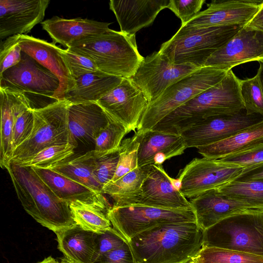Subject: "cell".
I'll use <instances>...</instances> for the list:
<instances>
[{
  "instance_id": "3",
  "label": "cell",
  "mask_w": 263,
  "mask_h": 263,
  "mask_svg": "<svg viewBox=\"0 0 263 263\" xmlns=\"http://www.w3.org/2000/svg\"><path fill=\"white\" fill-rule=\"evenodd\" d=\"M240 82L230 70L221 81L173 111L153 129L180 134L206 118L245 109Z\"/></svg>"
},
{
  "instance_id": "39",
  "label": "cell",
  "mask_w": 263,
  "mask_h": 263,
  "mask_svg": "<svg viewBox=\"0 0 263 263\" xmlns=\"http://www.w3.org/2000/svg\"><path fill=\"white\" fill-rule=\"evenodd\" d=\"M218 160L225 164L237 165L245 168L262 164L263 142Z\"/></svg>"
},
{
  "instance_id": "41",
  "label": "cell",
  "mask_w": 263,
  "mask_h": 263,
  "mask_svg": "<svg viewBox=\"0 0 263 263\" xmlns=\"http://www.w3.org/2000/svg\"><path fill=\"white\" fill-rule=\"evenodd\" d=\"M119 157V151L96 156L94 175L103 188L112 179L117 170Z\"/></svg>"
},
{
  "instance_id": "20",
  "label": "cell",
  "mask_w": 263,
  "mask_h": 263,
  "mask_svg": "<svg viewBox=\"0 0 263 263\" xmlns=\"http://www.w3.org/2000/svg\"><path fill=\"white\" fill-rule=\"evenodd\" d=\"M139 142L138 167L162 165L166 160L183 154L187 148L180 134L154 129L137 130Z\"/></svg>"
},
{
  "instance_id": "16",
  "label": "cell",
  "mask_w": 263,
  "mask_h": 263,
  "mask_svg": "<svg viewBox=\"0 0 263 263\" xmlns=\"http://www.w3.org/2000/svg\"><path fill=\"white\" fill-rule=\"evenodd\" d=\"M263 60V32L243 26L229 41L214 52L204 66L228 71L240 64Z\"/></svg>"
},
{
  "instance_id": "44",
  "label": "cell",
  "mask_w": 263,
  "mask_h": 263,
  "mask_svg": "<svg viewBox=\"0 0 263 263\" xmlns=\"http://www.w3.org/2000/svg\"><path fill=\"white\" fill-rule=\"evenodd\" d=\"M205 0H170L167 8L172 11L184 25L201 10Z\"/></svg>"
},
{
  "instance_id": "40",
  "label": "cell",
  "mask_w": 263,
  "mask_h": 263,
  "mask_svg": "<svg viewBox=\"0 0 263 263\" xmlns=\"http://www.w3.org/2000/svg\"><path fill=\"white\" fill-rule=\"evenodd\" d=\"M20 37V34L14 35L1 42L0 74L21 60L22 50L19 44Z\"/></svg>"
},
{
  "instance_id": "2",
  "label": "cell",
  "mask_w": 263,
  "mask_h": 263,
  "mask_svg": "<svg viewBox=\"0 0 263 263\" xmlns=\"http://www.w3.org/2000/svg\"><path fill=\"white\" fill-rule=\"evenodd\" d=\"M24 209L55 233L77 224L69 203L58 197L31 167L11 163L6 168Z\"/></svg>"
},
{
  "instance_id": "48",
  "label": "cell",
  "mask_w": 263,
  "mask_h": 263,
  "mask_svg": "<svg viewBox=\"0 0 263 263\" xmlns=\"http://www.w3.org/2000/svg\"><path fill=\"white\" fill-rule=\"evenodd\" d=\"M245 26L263 32V2L257 13Z\"/></svg>"
},
{
  "instance_id": "28",
  "label": "cell",
  "mask_w": 263,
  "mask_h": 263,
  "mask_svg": "<svg viewBox=\"0 0 263 263\" xmlns=\"http://www.w3.org/2000/svg\"><path fill=\"white\" fill-rule=\"evenodd\" d=\"M58 248L65 257L77 263H92L97 233L76 224L55 233Z\"/></svg>"
},
{
  "instance_id": "34",
  "label": "cell",
  "mask_w": 263,
  "mask_h": 263,
  "mask_svg": "<svg viewBox=\"0 0 263 263\" xmlns=\"http://www.w3.org/2000/svg\"><path fill=\"white\" fill-rule=\"evenodd\" d=\"M200 263H263V257L230 250L202 247L194 258Z\"/></svg>"
},
{
  "instance_id": "4",
  "label": "cell",
  "mask_w": 263,
  "mask_h": 263,
  "mask_svg": "<svg viewBox=\"0 0 263 263\" xmlns=\"http://www.w3.org/2000/svg\"><path fill=\"white\" fill-rule=\"evenodd\" d=\"M67 49L90 59L99 70L123 78H132L144 59L135 35L111 29L77 41Z\"/></svg>"
},
{
  "instance_id": "10",
  "label": "cell",
  "mask_w": 263,
  "mask_h": 263,
  "mask_svg": "<svg viewBox=\"0 0 263 263\" xmlns=\"http://www.w3.org/2000/svg\"><path fill=\"white\" fill-rule=\"evenodd\" d=\"M107 216L112 228L127 241L159 225L196 221L193 209H166L142 205H112Z\"/></svg>"
},
{
  "instance_id": "27",
  "label": "cell",
  "mask_w": 263,
  "mask_h": 263,
  "mask_svg": "<svg viewBox=\"0 0 263 263\" xmlns=\"http://www.w3.org/2000/svg\"><path fill=\"white\" fill-rule=\"evenodd\" d=\"M122 79L100 70L85 74L76 80L75 87L65 95L63 100L69 104L97 102Z\"/></svg>"
},
{
  "instance_id": "8",
  "label": "cell",
  "mask_w": 263,
  "mask_h": 263,
  "mask_svg": "<svg viewBox=\"0 0 263 263\" xmlns=\"http://www.w3.org/2000/svg\"><path fill=\"white\" fill-rule=\"evenodd\" d=\"M59 87L57 77L23 51L20 62L0 74V89L23 94L32 109L59 101Z\"/></svg>"
},
{
  "instance_id": "36",
  "label": "cell",
  "mask_w": 263,
  "mask_h": 263,
  "mask_svg": "<svg viewBox=\"0 0 263 263\" xmlns=\"http://www.w3.org/2000/svg\"><path fill=\"white\" fill-rule=\"evenodd\" d=\"M128 133V131L124 125L110 119L96 137L93 149L95 155H102L119 151L122 139Z\"/></svg>"
},
{
  "instance_id": "52",
  "label": "cell",
  "mask_w": 263,
  "mask_h": 263,
  "mask_svg": "<svg viewBox=\"0 0 263 263\" xmlns=\"http://www.w3.org/2000/svg\"><path fill=\"white\" fill-rule=\"evenodd\" d=\"M189 263H200L196 259L193 258L192 260H191Z\"/></svg>"
},
{
  "instance_id": "22",
  "label": "cell",
  "mask_w": 263,
  "mask_h": 263,
  "mask_svg": "<svg viewBox=\"0 0 263 263\" xmlns=\"http://www.w3.org/2000/svg\"><path fill=\"white\" fill-rule=\"evenodd\" d=\"M190 202L195 214L196 222L202 231L233 214L248 209H258L227 197L216 189L192 198Z\"/></svg>"
},
{
  "instance_id": "35",
  "label": "cell",
  "mask_w": 263,
  "mask_h": 263,
  "mask_svg": "<svg viewBox=\"0 0 263 263\" xmlns=\"http://www.w3.org/2000/svg\"><path fill=\"white\" fill-rule=\"evenodd\" d=\"M75 147L70 143L47 147L37 153L29 160L21 163V166L49 169L70 158Z\"/></svg>"
},
{
  "instance_id": "30",
  "label": "cell",
  "mask_w": 263,
  "mask_h": 263,
  "mask_svg": "<svg viewBox=\"0 0 263 263\" xmlns=\"http://www.w3.org/2000/svg\"><path fill=\"white\" fill-rule=\"evenodd\" d=\"M96 156L94 150L77 156L55 165L50 170L80 183L93 191L102 193L103 187L95 177Z\"/></svg>"
},
{
  "instance_id": "53",
  "label": "cell",
  "mask_w": 263,
  "mask_h": 263,
  "mask_svg": "<svg viewBox=\"0 0 263 263\" xmlns=\"http://www.w3.org/2000/svg\"><path fill=\"white\" fill-rule=\"evenodd\" d=\"M60 263H61V262H60Z\"/></svg>"
},
{
  "instance_id": "38",
  "label": "cell",
  "mask_w": 263,
  "mask_h": 263,
  "mask_svg": "<svg viewBox=\"0 0 263 263\" xmlns=\"http://www.w3.org/2000/svg\"><path fill=\"white\" fill-rule=\"evenodd\" d=\"M139 142L136 136L123 140L119 149V161L115 174L111 181L114 182L127 173L138 167V152Z\"/></svg>"
},
{
  "instance_id": "50",
  "label": "cell",
  "mask_w": 263,
  "mask_h": 263,
  "mask_svg": "<svg viewBox=\"0 0 263 263\" xmlns=\"http://www.w3.org/2000/svg\"><path fill=\"white\" fill-rule=\"evenodd\" d=\"M39 263H60L56 261L51 256L45 258L43 261Z\"/></svg>"
},
{
  "instance_id": "25",
  "label": "cell",
  "mask_w": 263,
  "mask_h": 263,
  "mask_svg": "<svg viewBox=\"0 0 263 263\" xmlns=\"http://www.w3.org/2000/svg\"><path fill=\"white\" fill-rule=\"evenodd\" d=\"M32 168L56 196L63 200L69 203L80 201L98 204L108 209L111 206L102 193H97L50 169Z\"/></svg>"
},
{
  "instance_id": "26",
  "label": "cell",
  "mask_w": 263,
  "mask_h": 263,
  "mask_svg": "<svg viewBox=\"0 0 263 263\" xmlns=\"http://www.w3.org/2000/svg\"><path fill=\"white\" fill-rule=\"evenodd\" d=\"M0 165L6 170L10 164L14 151L12 135L15 119L23 110L32 108L23 94L3 89H0Z\"/></svg>"
},
{
  "instance_id": "33",
  "label": "cell",
  "mask_w": 263,
  "mask_h": 263,
  "mask_svg": "<svg viewBox=\"0 0 263 263\" xmlns=\"http://www.w3.org/2000/svg\"><path fill=\"white\" fill-rule=\"evenodd\" d=\"M152 164L138 167L120 178L110 181L103 188V194L110 196L112 199L138 191L147 177Z\"/></svg>"
},
{
  "instance_id": "19",
  "label": "cell",
  "mask_w": 263,
  "mask_h": 263,
  "mask_svg": "<svg viewBox=\"0 0 263 263\" xmlns=\"http://www.w3.org/2000/svg\"><path fill=\"white\" fill-rule=\"evenodd\" d=\"M20 46L23 51L55 74L60 81L56 95L57 100H63L65 95L76 86L67 64L64 49L53 42L28 35H21Z\"/></svg>"
},
{
  "instance_id": "47",
  "label": "cell",
  "mask_w": 263,
  "mask_h": 263,
  "mask_svg": "<svg viewBox=\"0 0 263 263\" xmlns=\"http://www.w3.org/2000/svg\"><path fill=\"white\" fill-rule=\"evenodd\" d=\"M263 180V163L255 166L245 168L241 174L234 180Z\"/></svg>"
},
{
  "instance_id": "18",
  "label": "cell",
  "mask_w": 263,
  "mask_h": 263,
  "mask_svg": "<svg viewBox=\"0 0 263 263\" xmlns=\"http://www.w3.org/2000/svg\"><path fill=\"white\" fill-rule=\"evenodd\" d=\"M49 0H0V39L29 32L44 20Z\"/></svg>"
},
{
  "instance_id": "15",
  "label": "cell",
  "mask_w": 263,
  "mask_h": 263,
  "mask_svg": "<svg viewBox=\"0 0 263 263\" xmlns=\"http://www.w3.org/2000/svg\"><path fill=\"white\" fill-rule=\"evenodd\" d=\"M112 120L135 131L149 101L130 78L121 83L97 102Z\"/></svg>"
},
{
  "instance_id": "37",
  "label": "cell",
  "mask_w": 263,
  "mask_h": 263,
  "mask_svg": "<svg viewBox=\"0 0 263 263\" xmlns=\"http://www.w3.org/2000/svg\"><path fill=\"white\" fill-rule=\"evenodd\" d=\"M240 91L247 114L263 116V93L258 74L240 80Z\"/></svg>"
},
{
  "instance_id": "14",
  "label": "cell",
  "mask_w": 263,
  "mask_h": 263,
  "mask_svg": "<svg viewBox=\"0 0 263 263\" xmlns=\"http://www.w3.org/2000/svg\"><path fill=\"white\" fill-rule=\"evenodd\" d=\"M198 69L191 65L173 64L159 51H155L144 58L130 79L151 102L170 86Z\"/></svg>"
},
{
  "instance_id": "43",
  "label": "cell",
  "mask_w": 263,
  "mask_h": 263,
  "mask_svg": "<svg viewBox=\"0 0 263 263\" xmlns=\"http://www.w3.org/2000/svg\"><path fill=\"white\" fill-rule=\"evenodd\" d=\"M64 52L71 74L75 80L85 74L99 70L95 63L88 58L67 48L64 49Z\"/></svg>"
},
{
  "instance_id": "17",
  "label": "cell",
  "mask_w": 263,
  "mask_h": 263,
  "mask_svg": "<svg viewBox=\"0 0 263 263\" xmlns=\"http://www.w3.org/2000/svg\"><path fill=\"white\" fill-rule=\"evenodd\" d=\"M263 1H213L184 25L186 27L245 26L253 17Z\"/></svg>"
},
{
  "instance_id": "7",
  "label": "cell",
  "mask_w": 263,
  "mask_h": 263,
  "mask_svg": "<svg viewBox=\"0 0 263 263\" xmlns=\"http://www.w3.org/2000/svg\"><path fill=\"white\" fill-rule=\"evenodd\" d=\"M228 72L225 69L204 66L178 80L149 103L137 129H153L173 111L221 81Z\"/></svg>"
},
{
  "instance_id": "5",
  "label": "cell",
  "mask_w": 263,
  "mask_h": 263,
  "mask_svg": "<svg viewBox=\"0 0 263 263\" xmlns=\"http://www.w3.org/2000/svg\"><path fill=\"white\" fill-rule=\"evenodd\" d=\"M243 27L181 26L170 40L161 45L159 52L173 64L200 68Z\"/></svg>"
},
{
  "instance_id": "29",
  "label": "cell",
  "mask_w": 263,
  "mask_h": 263,
  "mask_svg": "<svg viewBox=\"0 0 263 263\" xmlns=\"http://www.w3.org/2000/svg\"><path fill=\"white\" fill-rule=\"evenodd\" d=\"M263 142V120L224 140L197 148L203 157L218 159Z\"/></svg>"
},
{
  "instance_id": "24",
  "label": "cell",
  "mask_w": 263,
  "mask_h": 263,
  "mask_svg": "<svg viewBox=\"0 0 263 263\" xmlns=\"http://www.w3.org/2000/svg\"><path fill=\"white\" fill-rule=\"evenodd\" d=\"M41 24L52 42L68 48L81 39L107 31L110 23L82 17L66 19L53 16Z\"/></svg>"
},
{
  "instance_id": "32",
  "label": "cell",
  "mask_w": 263,
  "mask_h": 263,
  "mask_svg": "<svg viewBox=\"0 0 263 263\" xmlns=\"http://www.w3.org/2000/svg\"><path fill=\"white\" fill-rule=\"evenodd\" d=\"M223 195L263 209V180H232L217 188Z\"/></svg>"
},
{
  "instance_id": "46",
  "label": "cell",
  "mask_w": 263,
  "mask_h": 263,
  "mask_svg": "<svg viewBox=\"0 0 263 263\" xmlns=\"http://www.w3.org/2000/svg\"><path fill=\"white\" fill-rule=\"evenodd\" d=\"M92 263H136L128 241L122 246L99 256Z\"/></svg>"
},
{
  "instance_id": "21",
  "label": "cell",
  "mask_w": 263,
  "mask_h": 263,
  "mask_svg": "<svg viewBox=\"0 0 263 263\" xmlns=\"http://www.w3.org/2000/svg\"><path fill=\"white\" fill-rule=\"evenodd\" d=\"M110 119L97 102L68 104L69 143L75 149L80 144L95 145L98 134Z\"/></svg>"
},
{
  "instance_id": "1",
  "label": "cell",
  "mask_w": 263,
  "mask_h": 263,
  "mask_svg": "<svg viewBox=\"0 0 263 263\" xmlns=\"http://www.w3.org/2000/svg\"><path fill=\"white\" fill-rule=\"evenodd\" d=\"M136 263H189L202 247L196 222L159 225L128 241Z\"/></svg>"
},
{
  "instance_id": "13",
  "label": "cell",
  "mask_w": 263,
  "mask_h": 263,
  "mask_svg": "<svg viewBox=\"0 0 263 263\" xmlns=\"http://www.w3.org/2000/svg\"><path fill=\"white\" fill-rule=\"evenodd\" d=\"M245 168L218 159L194 158L178 174L181 181L180 191L186 198L195 197L234 180Z\"/></svg>"
},
{
  "instance_id": "31",
  "label": "cell",
  "mask_w": 263,
  "mask_h": 263,
  "mask_svg": "<svg viewBox=\"0 0 263 263\" xmlns=\"http://www.w3.org/2000/svg\"><path fill=\"white\" fill-rule=\"evenodd\" d=\"M69 206L77 224L84 230L100 234L112 228L108 209L80 201L70 202Z\"/></svg>"
},
{
  "instance_id": "12",
  "label": "cell",
  "mask_w": 263,
  "mask_h": 263,
  "mask_svg": "<svg viewBox=\"0 0 263 263\" xmlns=\"http://www.w3.org/2000/svg\"><path fill=\"white\" fill-rule=\"evenodd\" d=\"M263 120L258 114L247 115L245 109L233 114L204 119L180 134L187 148H198L224 140Z\"/></svg>"
},
{
  "instance_id": "9",
  "label": "cell",
  "mask_w": 263,
  "mask_h": 263,
  "mask_svg": "<svg viewBox=\"0 0 263 263\" xmlns=\"http://www.w3.org/2000/svg\"><path fill=\"white\" fill-rule=\"evenodd\" d=\"M68 106L65 100H59L44 107L32 109V133L14 149L10 164L25 162L47 147L69 143Z\"/></svg>"
},
{
  "instance_id": "23",
  "label": "cell",
  "mask_w": 263,
  "mask_h": 263,
  "mask_svg": "<svg viewBox=\"0 0 263 263\" xmlns=\"http://www.w3.org/2000/svg\"><path fill=\"white\" fill-rule=\"evenodd\" d=\"M170 0H111L109 8L118 22L120 31L134 35L151 25L159 13L166 8Z\"/></svg>"
},
{
  "instance_id": "49",
  "label": "cell",
  "mask_w": 263,
  "mask_h": 263,
  "mask_svg": "<svg viewBox=\"0 0 263 263\" xmlns=\"http://www.w3.org/2000/svg\"><path fill=\"white\" fill-rule=\"evenodd\" d=\"M258 62L259 63V67L258 69L257 74H258L260 80L263 93V60L258 61Z\"/></svg>"
},
{
  "instance_id": "51",
  "label": "cell",
  "mask_w": 263,
  "mask_h": 263,
  "mask_svg": "<svg viewBox=\"0 0 263 263\" xmlns=\"http://www.w3.org/2000/svg\"><path fill=\"white\" fill-rule=\"evenodd\" d=\"M61 263H77L74 261H72L68 259L66 257L64 258H63L61 261Z\"/></svg>"
},
{
  "instance_id": "45",
  "label": "cell",
  "mask_w": 263,
  "mask_h": 263,
  "mask_svg": "<svg viewBox=\"0 0 263 263\" xmlns=\"http://www.w3.org/2000/svg\"><path fill=\"white\" fill-rule=\"evenodd\" d=\"M126 241L112 227L103 233L97 234L93 261L100 255L121 247Z\"/></svg>"
},
{
  "instance_id": "6",
  "label": "cell",
  "mask_w": 263,
  "mask_h": 263,
  "mask_svg": "<svg viewBox=\"0 0 263 263\" xmlns=\"http://www.w3.org/2000/svg\"><path fill=\"white\" fill-rule=\"evenodd\" d=\"M202 247L236 251L263 257V209L238 212L203 231Z\"/></svg>"
},
{
  "instance_id": "42",
  "label": "cell",
  "mask_w": 263,
  "mask_h": 263,
  "mask_svg": "<svg viewBox=\"0 0 263 263\" xmlns=\"http://www.w3.org/2000/svg\"><path fill=\"white\" fill-rule=\"evenodd\" d=\"M34 125L32 109L27 108L16 117L13 130L12 143L14 149L26 140L31 135Z\"/></svg>"
},
{
  "instance_id": "11",
  "label": "cell",
  "mask_w": 263,
  "mask_h": 263,
  "mask_svg": "<svg viewBox=\"0 0 263 263\" xmlns=\"http://www.w3.org/2000/svg\"><path fill=\"white\" fill-rule=\"evenodd\" d=\"M112 199L114 206L142 205L166 209H193L190 201L173 186L162 165L152 164L138 191Z\"/></svg>"
}]
</instances>
